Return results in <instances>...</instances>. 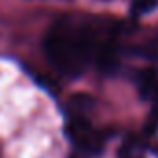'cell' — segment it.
Returning <instances> with one entry per match:
<instances>
[{
	"label": "cell",
	"mask_w": 158,
	"mask_h": 158,
	"mask_svg": "<svg viewBox=\"0 0 158 158\" xmlns=\"http://www.w3.org/2000/svg\"><path fill=\"white\" fill-rule=\"evenodd\" d=\"M104 39L93 24L61 17L47 30L43 52L56 73L65 78H78L95 61Z\"/></svg>",
	"instance_id": "1"
},
{
	"label": "cell",
	"mask_w": 158,
	"mask_h": 158,
	"mask_svg": "<svg viewBox=\"0 0 158 158\" xmlns=\"http://www.w3.org/2000/svg\"><path fill=\"white\" fill-rule=\"evenodd\" d=\"M114 130L97 128L91 125L89 114L80 112H65V136L71 141L74 154L84 158L101 156L112 139Z\"/></svg>",
	"instance_id": "2"
},
{
	"label": "cell",
	"mask_w": 158,
	"mask_h": 158,
	"mask_svg": "<svg viewBox=\"0 0 158 158\" xmlns=\"http://www.w3.org/2000/svg\"><path fill=\"white\" fill-rule=\"evenodd\" d=\"M134 84L139 93V97L147 102H152L158 99V71L152 67H145L136 71L134 74Z\"/></svg>",
	"instance_id": "3"
},
{
	"label": "cell",
	"mask_w": 158,
	"mask_h": 158,
	"mask_svg": "<svg viewBox=\"0 0 158 158\" xmlns=\"http://www.w3.org/2000/svg\"><path fill=\"white\" fill-rule=\"evenodd\" d=\"M156 6H158V0H132V2H130V8H132L134 15L151 13Z\"/></svg>",
	"instance_id": "4"
},
{
	"label": "cell",
	"mask_w": 158,
	"mask_h": 158,
	"mask_svg": "<svg viewBox=\"0 0 158 158\" xmlns=\"http://www.w3.org/2000/svg\"><path fill=\"white\" fill-rule=\"evenodd\" d=\"M117 158H141L139 156V149H138V141L136 139H128L121 145Z\"/></svg>",
	"instance_id": "5"
}]
</instances>
